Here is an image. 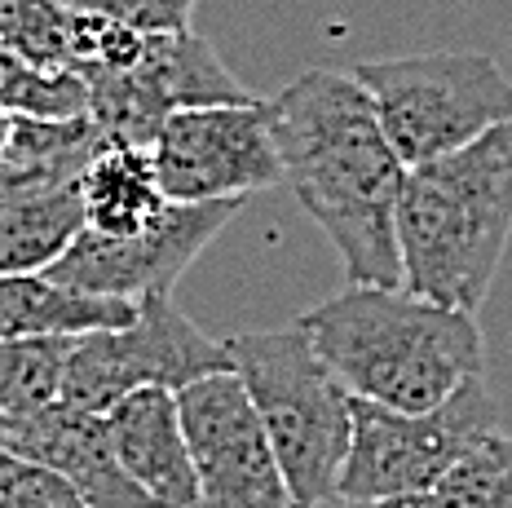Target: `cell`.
<instances>
[{"label": "cell", "instance_id": "d4e9b609", "mask_svg": "<svg viewBox=\"0 0 512 508\" xmlns=\"http://www.w3.org/2000/svg\"><path fill=\"white\" fill-rule=\"evenodd\" d=\"M292 508H296V504H292Z\"/></svg>", "mask_w": 512, "mask_h": 508}, {"label": "cell", "instance_id": "d6986e66", "mask_svg": "<svg viewBox=\"0 0 512 508\" xmlns=\"http://www.w3.org/2000/svg\"><path fill=\"white\" fill-rule=\"evenodd\" d=\"M0 45L45 71H71V9L58 0H0Z\"/></svg>", "mask_w": 512, "mask_h": 508}, {"label": "cell", "instance_id": "8fae6325", "mask_svg": "<svg viewBox=\"0 0 512 508\" xmlns=\"http://www.w3.org/2000/svg\"><path fill=\"white\" fill-rule=\"evenodd\" d=\"M239 208L243 199H204V204H173L168 199L164 213L137 235L111 239L80 230L71 248L40 274L80 292L120 296V301L168 296L181 274L195 266L199 252L230 226Z\"/></svg>", "mask_w": 512, "mask_h": 508}, {"label": "cell", "instance_id": "8992f818", "mask_svg": "<svg viewBox=\"0 0 512 508\" xmlns=\"http://www.w3.org/2000/svg\"><path fill=\"white\" fill-rule=\"evenodd\" d=\"M495 429L499 402L486 389V376H473L429 411H393L354 398V433L336 478V500L433 491L442 473Z\"/></svg>", "mask_w": 512, "mask_h": 508}, {"label": "cell", "instance_id": "6da1fadb", "mask_svg": "<svg viewBox=\"0 0 512 508\" xmlns=\"http://www.w3.org/2000/svg\"><path fill=\"white\" fill-rule=\"evenodd\" d=\"M283 182L340 252L349 283L398 288V199L407 164L380 129L354 71L314 67L270 102Z\"/></svg>", "mask_w": 512, "mask_h": 508}, {"label": "cell", "instance_id": "7a4b0ae2", "mask_svg": "<svg viewBox=\"0 0 512 508\" xmlns=\"http://www.w3.org/2000/svg\"><path fill=\"white\" fill-rule=\"evenodd\" d=\"M349 398L393 411H429L473 376H486V345L477 314L446 310L398 288H362L318 301L301 319Z\"/></svg>", "mask_w": 512, "mask_h": 508}, {"label": "cell", "instance_id": "277c9868", "mask_svg": "<svg viewBox=\"0 0 512 508\" xmlns=\"http://www.w3.org/2000/svg\"><path fill=\"white\" fill-rule=\"evenodd\" d=\"M234 376L248 389L296 508H323L336 495L354 433V398L309 345L305 327L239 332L226 341Z\"/></svg>", "mask_w": 512, "mask_h": 508}, {"label": "cell", "instance_id": "ffe728a7", "mask_svg": "<svg viewBox=\"0 0 512 508\" xmlns=\"http://www.w3.org/2000/svg\"><path fill=\"white\" fill-rule=\"evenodd\" d=\"M0 107L9 115H27V120H71L89 107V89L76 71H45L31 62H14V71L0 80Z\"/></svg>", "mask_w": 512, "mask_h": 508}, {"label": "cell", "instance_id": "9a60e30c", "mask_svg": "<svg viewBox=\"0 0 512 508\" xmlns=\"http://www.w3.org/2000/svg\"><path fill=\"white\" fill-rule=\"evenodd\" d=\"M137 319V301L80 292L49 274H0V341L27 336H84Z\"/></svg>", "mask_w": 512, "mask_h": 508}, {"label": "cell", "instance_id": "ba28073f", "mask_svg": "<svg viewBox=\"0 0 512 508\" xmlns=\"http://www.w3.org/2000/svg\"><path fill=\"white\" fill-rule=\"evenodd\" d=\"M84 89H89L84 115L102 129L106 146H142V151H151L159 124L173 111L256 98L221 62L217 49L190 27L146 36L133 67L89 76Z\"/></svg>", "mask_w": 512, "mask_h": 508}, {"label": "cell", "instance_id": "52a82bcc", "mask_svg": "<svg viewBox=\"0 0 512 508\" xmlns=\"http://www.w3.org/2000/svg\"><path fill=\"white\" fill-rule=\"evenodd\" d=\"M230 372L226 341H212L177 310L173 292L137 301V319L106 332H84L71 345L62 402L106 411L133 389H186L190 380Z\"/></svg>", "mask_w": 512, "mask_h": 508}, {"label": "cell", "instance_id": "7c38bea8", "mask_svg": "<svg viewBox=\"0 0 512 508\" xmlns=\"http://www.w3.org/2000/svg\"><path fill=\"white\" fill-rule=\"evenodd\" d=\"M0 451L67 478L93 508H155L115 460L111 429L98 411L53 402L31 416H0Z\"/></svg>", "mask_w": 512, "mask_h": 508}, {"label": "cell", "instance_id": "3957f363", "mask_svg": "<svg viewBox=\"0 0 512 508\" xmlns=\"http://www.w3.org/2000/svg\"><path fill=\"white\" fill-rule=\"evenodd\" d=\"M512 239V120L407 168L398 199L402 288L477 314Z\"/></svg>", "mask_w": 512, "mask_h": 508}, {"label": "cell", "instance_id": "ac0fdd59", "mask_svg": "<svg viewBox=\"0 0 512 508\" xmlns=\"http://www.w3.org/2000/svg\"><path fill=\"white\" fill-rule=\"evenodd\" d=\"M437 508H512V433L495 429L433 486Z\"/></svg>", "mask_w": 512, "mask_h": 508}, {"label": "cell", "instance_id": "7402d4cb", "mask_svg": "<svg viewBox=\"0 0 512 508\" xmlns=\"http://www.w3.org/2000/svg\"><path fill=\"white\" fill-rule=\"evenodd\" d=\"M58 5L106 14L142 36H159V31H186L199 0H58Z\"/></svg>", "mask_w": 512, "mask_h": 508}, {"label": "cell", "instance_id": "4fadbf2b", "mask_svg": "<svg viewBox=\"0 0 512 508\" xmlns=\"http://www.w3.org/2000/svg\"><path fill=\"white\" fill-rule=\"evenodd\" d=\"M115 460L155 508H195V464L173 389H133L106 411Z\"/></svg>", "mask_w": 512, "mask_h": 508}, {"label": "cell", "instance_id": "5b68a950", "mask_svg": "<svg viewBox=\"0 0 512 508\" xmlns=\"http://www.w3.org/2000/svg\"><path fill=\"white\" fill-rule=\"evenodd\" d=\"M354 80L367 89L384 137L407 168L460 151L512 120V76L477 49L358 62Z\"/></svg>", "mask_w": 512, "mask_h": 508}, {"label": "cell", "instance_id": "603a6c76", "mask_svg": "<svg viewBox=\"0 0 512 508\" xmlns=\"http://www.w3.org/2000/svg\"><path fill=\"white\" fill-rule=\"evenodd\" d=\"M323 508H437L433 491H420V495H384V500H327Z\"/></svg>", "mask_w": 512, "mask_h": 508}, {"label": "cell", "instance_id": "cb8c5ba5", "mask_svg": "<svg viewBox=\"0 0 512 508\" xmlns=\"http://www.w3.org/2000/svg\"><path fill=\"white\" fill-rule=\"evenodd\" d=\"M9 129H14V115L0 107V155H5V142H9Z\"/></svg>", "mask_w": 512, "mask_h": 508}, {"label": "cell", "instance_id": "44dd1931", "mask_svg": "<svg viewBox=\"0 0 512 508\" xmlns=\"http://www.w3.org/2000/svg\"><path fill=\"white\" fill-rule=\"evenodd\" d=\"M0 508H93L67 478L0 451Z\"/></svg>", "mask_w": 512, "mask_h": 508}, {"label": "cell", "instance_id": "30bf717a", "mask_svg": "<svg viewBox=\"0 0 512 508\" xmlns=\"http://www.w3.org/2000/svg\"><path fill=\"white\" fill-rule=\"evenodd\" d=\"M159 186L173 204L248 199L283 182L270 111L261 98L173 111L151 142Z\"/></svg>", "mask_w": 512, "mask_h": 508}, {"label": "cell", "instance_id": "9c48e42d", "mask_svg": "<svg viewBox=\"0 0 512 508\" xmlns=\"http://www.w3.org/2000/svg\"><path fill=\"white\" fill-rule=\"evenodd\" d=\"M177 416L195 464V508H292L287 478L234 367L177 389Z\"/></svg>", "mask_w": 512, "mask_h": 508}, {"label": "cell", "instance_id": "5bb4252c", "mask_svg": "<svg viewBox=\"0 0 512 508\" xmlns=\"http://www.w3.org/2000/svg\"><path fill=\"white\" fill-rule=\"evenodd\" d=\"M0 274H36L53 266L84 230L76 182H40L31 173L0 164Z\"/></svg>", "mask_w": 512, "mask_h": 508}, {"label": "cell", "instance_id": "2e32d148", "mask_svg": "<svg viewBox=\"0 0 512 508\" xmlns=\"http://www.w3.org/2000/svg\"><path fill=\"white\" fill-rule=\"evenodd\" d=\"M76 190L84 208V230L111 239L137 235L168 208L155 160L142 146H102L76 177Z\"/></svg>", "mask_w": 512, "mask_h": 508}, {"label": "cell", "instance_id": "e0dca14e", "mask_svg": "<svg viewBox=\"0 0 512 508\" xmlns=\"http://www.w3.org/2000/svg\"><path fill=\"white\" fill-rule=\"evenodd\" d=\"M71 345L76 336L0 341V416H31L62 402Z\"/></svg>", "mask_w": 512, "mask_h": 508}]
</instances>
